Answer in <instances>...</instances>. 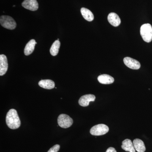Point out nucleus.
Here are the masks:
<instances>
[{
    "instance_id": "nucleus-5",
    "label": "nucleus",
    "mask_w": 152,
    "mask_h": 152,
    "mask_svg": "<svg viewBox=\"0 0 152 152\" xmlns=\"http://www.w3.org/2000/svg\"><path fill=\"white\" fill-rule=\"evenodd\" d=\"M109 131V127L107 125L100 124L93 126L90 130V133L94 136H101L105 134Z\"/></svg>"
},
{
    "instance_id": "nucleus-9",
    "label": "nucleus",
    "mask_w": 152,
    "mask_h": 152,
    "mask_svg": "<svg viewBox=\"0 0 152 152\" xmlns=\"http://www.w3.org/2000/svg\"><path fill=\"white\" fill-rule=\"evenodd\" d=\"M8 68L7 59L4 55H0V75L3 76L6 73Z\"/></svg>"
},
{
    "instance_id": "nucleus-16",
    "label": "nucleus",
    "mask_w": 152,
    "mask_h": 152,
    "mask_svg": "<svg viewBox=\"0 0 152 152\" xmlns=\"http://www.w3.org/2000/svg\"><path fill=\"white\" fill-rule=\"evenodd\" d=\"M80 11L82 16L84 18L85 20L89 22L92 21L94 20V15L90 10L85 8H82Z\"/></svg>"
},
{
    "instance_id": "nucleus-6",
    "label": "nucleus",
    "mask_w": 152,
    "mask_h": 152,
    "mask_svg": "<svg viewBox=\"0 0 152 152\" xmlns=\"http://www.w3.org/2000/svg\"><path fill=\"white\" fill-rule=\"evenodd\" d=\"M124 62L128 67L132 69H139L140 68V64L138 61L130 57H125L124 59Z\"/></svg>"
},
{
    "instance_id": "nucleus-10",
    "label": "nucleus",
    "mask_w": 152,
    "mask_h": 152,
    "mask_svg": "<svg viewBox=\"0 0 152 152\" xmlns=\"http://www.w3.org/2000/svg\"><path fill=\"white\" fill-rule=\"evenodd\" d=\"M108 20L111 25L114 27L119 26L121 23V19L117 14L112 12L108 16Z\"/></svg>"
},
{
    "instance_id": "nucleus-15",
    "label": "nucleus",
    "mask_w": 152,
    "mask_h": 152,
    "mask_svg": "<svg viewBox=\"0 0 152 152\" xmlns=\"http://www.w3.org/2000/svg\"><path fill=\"white\" fill-rule=\"evenodd\" d=\"M39 85L43 88L50 90L55 88V84L52 80H44L39 82Z\"/></svg>"
},
{
    "instance_id": "nucleus-4",
    "label": "nucleus",
    "mask_w": 152,
    "mask_h": 152,
    "mask_svg": "<svg viewBox=\"0 0 152 152\" xmlns=\"http://www.w3.org/2000/svg\"><path fill=\"white\" fill-rule=\"evenodd\" d=\"M58 123L61 127L66 129L72 126L73 123V121L68 115L61 114L58 117Z\"/></svg>"
},
{
    "instance_id": "nucleus-3",
    "label": "nucleus",
    "mask_w": 152,
    "mask_h": 152,
    "mask_svg": "<svg viewBox=\"0 0 152 152\" xmlns=\"http://www.w3.org/2000/svg\"><path fill=\"white\" fill-rule=\"evenodd\" d=\"M1 26L9 30H14L16 27V23L13 18L9 16L3 15L0 18Z\"/></svg>"
},
{
    "instance_id": "nucleus-13",
    "label": "nucleus",
    "mask_w": 152,
    "mask_h": 152,
    "mask_svg": "<svg viewBox=\"0 0 152 152\" xmlns=\"http://www.w3.org/2000/svg\"><path fill=\"white\" fill-rule=\"evenodd\" d=\"M135 149L137 152H145L146 150L144 142L139 139H136L133 141Z\"/></svg>"
},
{
    "instance_id": "nucleus-14",
    "label": "nucleus",
    "mask_w": 152,
    "mask_h": 152,
    "mask_svg": "<svg viewBox=\"0 0 152 152\" xmlns=\"http://www.w3.org/2000/svg\"><path fill=\"white\" fill-rule=\"evenodd\" d=\"M37 42L34 39L31 40L27 44L24 49V54L26 56H29L34 52Z\"/></svg>"
},
{
    "instance_id": "nucleus-2",
    "label": "nucleus",
    "mask_w": 152,
    "mask_h": 152,
    "mask_svg": "<svg viewBox=\"0 0 152 152\" xmlns=\"http://www.w3.org/2000/svg\"><path fill=\"white\" fill-rule=\"evenodd\" d=\"M140 34L145 42L149 43L152 40V27L149 23L142 25L140 28Z\"/></svg>"
},
{
    "instance_id": "nucleus-1",
    "label": "nucleus",
    "mask_w": 152,
    "mask_h": 152,
    "mask_svg": "<svg viewBox=\"0 0 152 152\" xmlns=\"http://www.w3.org/2000/svg\"><path fill=\"white\" fill-rule=\"evenodd\" d=\"M6 121L8 127L12 129H16L20 126V121L18 112L15 109H11L9 111L6 116Z\"/></svg>"
},
{
    "instance_id": "nucleus-18",
    "label": "nucleus",
    "mask_w": 152,
    "mask_h": 152,
    "mask_svg": "<svg viewBox=\"0 0 152 152\" xmlns=\"http://www.w3.org/2000/svg\"><path fill=\"white\" fill-rule=\"evenodd\" d=\"M60 146L59 145H56L52 147L48 152H58L60 149Z\"/></svg>"
},
{
    "instance_id": "nucleus-19",
    "label": "nucleus",
    "mask_w": 152,
    "mask_h": 152,
    "mask_svg": "<svg viewBox=\"0 0 152 152\" xmlns=\"http://www.w3.org/2000/svg\"><path fill=\"white\" fill-rule=\"evenodd\" d=\"M106 152H117L116 150L113 147H110L107 149Z\"/></svg>"
},
{
    "instance_id": "nucleus-7",
    "label": "nucleus",
    "mask_w": 152,
    "mask_h": 152,
    "mask_svg": "<svg viewBox=\"0 0 152 152\" xmlns=\"http://www.w3.org/2000/svg\"><path fill=\"white\" fill-rule=\"evenodd\" d=\"M22 5L27 10L35 11L39 8V4L37 0H24Z\"/></svg>"
},
{
    "instance_id": "nucleus-12",
    "label": "nucleus",
    "mask_w": 152,
    "mask_h": 152,
    "mask_svg": "<svg viewBox=\"0 0 152 152\" xmlns=\"http://www.w3.org/2000/svg\"><path fill=\"white\" fill-rule=\"evenodd\" d=\"M122 148L126 151L129 152H135L136 150L134 147V144L130 140L126 139L122 142L121 146Z\"/></svg>"
},
{
    "instance_id": "nucleus-8",
    "label": "nucleus",
    "mask_w": 152,
    "mask_h": 152,
    "mask_svg": "<svg viewBox=\"0 0 152 152\" xmlns=\"http://www.w3.org/2000/svg\"><path fill=\"white\" fill-rule=\"evenodd\" d=\"M96 96L93 94H87L82 96L79 100V104L82 107H87L89 104L91 102H94Z\"/></svg>"
},
{
    "instance_id": "nucleus-11",
    "label": "nucleus",
    "mask_w": 152,
    "mask_h": 152,
    "mask_svg": "<svg viewBox=\"0 0 152 152\" xmlns=\"http://www.w3.org/2000/svg\"><path fill=\"white\" fill-rule=\"evenodd\" d=\"M98 80L100 83L102 84H110L113 83L114 82L113 77L106 74L99 76L98 77Z\"/></svg>"
},
{
    "instance_id": "nucleus-17",
    "label": "nucleus",
    "mask_w": 152,
    "mask_h": 152,
    "mask_svg": "<svg viewBox=\"0 0 152 152\" xmlns=\"http://www.w3.org/2000/svg\"><path fill=\"white\" fill-rule=\"evenodd\" d=\"M60 45H61V43L59 41L57 40L55 41L54 42L53 44L50 49V53L52 56H55L58 55Z\"/></svg>"
}]
</instances>
